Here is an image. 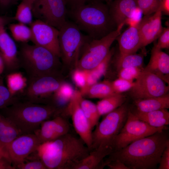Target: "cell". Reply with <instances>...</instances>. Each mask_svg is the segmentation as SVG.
Here are the masks:
<instances>
[{
    "mask_svg": "<svg viewBox=\"0 0 169 169\" xmlns=\"http://www.w3.org/2000/svg\"><path fill=\"white\" fill-rule=\"evenodd\" d=\"M19 100L18 96H13L9 92L3 82V77H0V101L7 106L10 105Z\"/></svg>",
    "mask_w": 169,
    "mask_h": 169,
    "instance_id": "e575fe53",
    "label": "cell"
},
{
    "mask_svg": "<svg viewBox=\"0 0 169 169\" xmlns=\"http://www.w3.org/2000/svg\"><path fill=\"white\" fill-rule=\"evenodd\" d=\"M18 58L20 68L24 70L28 79L58 74L59 58L45 48L22 43Z\"/></svg>",
    "mask_w": 169,
    "mask_h": 169,
    "instance_id": "5b68a950",
    "label": "cell"
},
{
    "mask_svg": "<svg viewBox=\"0 0 169 169\" xmlns=\"http://www.w3.org/2000/svg\"><path fill=\"white\" fill-rule=\"evenodd\" d=\"M69 125L62 116L56 115L43 121L34 133L40 143L50 141L69 133Z\"/></svg>",
    "mask_w": 169,
    "mask_h": 169,
    "instance_id": "ac0fdd59",
    "label": "cell"
},
{
    "mask_svg": "<svg viewBox=\"0 0 169 169\" xmlns=\"http://www.w3.org/2000/svg\"><path fill=\"white\" fill-rule=\"evenodd\" d=\"M5 156L9 159L8 156L6 152L0 147V156Z\"/></svg>",
    "mask_w": 169,
    "mask_h": 169,
    "instance_id": "f907efd6",
    "label": "cell"
},
{
    "mask_svg": "<svg viewBox=\"0 0 169 169\" xmlns=\"http://www.w3.org/2000/svg\"><path fill=\"white\" fill-rule=\"evenodd\" d=\"M162 13L161 6L154 13L145 16L138 23L142 47L154 41L162 32L163 28L161 24Z\"/></svg>",
    "mask_w": 169,
    "mask_h": 169,
    "instance_id": "2e32d148",
    "label": "cell"
},
{
    "mask_svg": "<svg viewBox=\"0 0 169 169\" xmlns=\"http://www.w3.org/2000/svg\"><path fill=\"white\" fill-rule=\"evenodd\" d=\"M125 96L121 94H115L101 99L96 106L100 115H105L125 103Z\"/></svg>",
    "mask_w": 169,
    "mask_h": 169,
    "instance_id": "83f0119b",
    "label": "cell"
},
{
    "mask_svg": "<svg viewBox=\"0 0 169 169\" xmlns=\"http://www.w3.org/2000/svg\"><path fill=\"white\" fill-rule=\"evenodd\" d=\"M159 164L158 169H169V144L163 152Z\"/></svg>",
    "mask_w": 169,
    "mask_h": 169,
    "instance_id": "b9f144b4",
    "label": "cell"
},
{
    "mask_svg": "<svg viewBox=\"0 0 169 169\" xmlns=\"http://www.w3.org/2000/svg\"><path fill=\"white\" fill-rule=\"evenodd\" d=\"M33 4L26 1H21L18 6L14 20L25 24L29 25L33 21L32 8Z\"/></svg>",
    "mask_w": 169,
    "mask_h": 169,
    "instance_id": "d6a6232c",
    "label": "cell"
},
{
    "mask_svg": "<svg viewBox=\"0 0 169 169\" xmlns=\"http://www.w3.org/2000/svg\"><path fill=\"white\" fill-rule=\"evenodd\" d=\"M72 78L77 85L82 89L86 86V78L83 70L77 69L73 72Z\"/></svg>",
    "mask_w": 169,
    "mask_h": 169,
    "instance_id": "60d3db41",
    "label": "cell"
},
{
    "mask_svg": "<svg viewBox=\"0 0 169 169\" xmlns=\"http://www.w3.org/2000/svg\"><path fill=\"white\" fill-rule=\"evenodd\" d=\"M90 0H68V4H69L71 9L85 4Z\"/></svg>",
    "mask_w": 169,
    "mask_h": 169,
    "instance_id": "f6af8a7d",
    "label": "cell"
},
{
    "mask_svg": "<svg viewBox=\"0 0 169 169\" xmlns=\"http://www.w3.org/2000/svg\"><path fill=\"white\" fill-rule=\"evenodd\" d=\"M133 112L140 120L153 127L160 128L169 124V112L167 109L147 112L136 111Z\"/></svg>",
    "mask_w": 169,
    "mask_h": 169,
    "instance_id": "cb8c5ba5",
    "label": "cell"
},
{
    "mask_svg": "<svg viewBox=\"0 0 169 169\" xmlns=\"http://www.w3.org/2000/svg\"><path fill=\"white\" fill-rule=\"evenodd\" d=\"M5 65L3 60L0 55V77L5 72Z\"/></svg>",
    "mask_w": 169,
    "mask_h": 169,
    "instance_id": "681fc988",
    "label": "cell"
},
{
    "mask_svg": "<svg viewBox=\"0 0 169 169\" xmlns=\"http://www.w3.org/2000/svg\"><path fill=\"white\" fill-rule=\"evenodd\" d=\"M168 129L167 126L160 128L150 126L140 120L129 109L126 122L114 140L113 151L121 149L136 141L157 131Z\"/></svg>",
    "mask_w": 169,
    "mask_h": 169,
    "instance_id": "9c48e42d",
    "label": "cell"
},
{
    "mask_svg": "<svg viewBox=\"0 0 169 169\" xmlns=\"http://www.w3.org/2000/svg\"><path fill=\"white\" fill-rule=\"evenodd\" d=\"M37 0H15V1H25L29 2L33 4Z\"/></svg>",
    "mask_w": 169,
    "mask_h": 169,
    "instance_id": "816d5d0a",
    "label": "cell"
},
{
    "mask_svg": "<svg viewBox=\"0 0 169 169\" xmlns=\"http://www.w3.org/2000/svg\"><path fill=\"white\" fill-rule=\"evenodd\" d=\"M40 144L34 133L23 134L12 141L5 150L15 168L16 166L24 161L35 152Z\"/></svg>",
    "mask_w": 169,
    "mask_h": 169,
    "instance_id": "9a60e30c",
    "label": "cell"
},
{
    "mask_svg": "<svg viewBox=\"0 0 169 169\" xmlns=\"http://www.w3.org/2000/svg\"><path fill=\"white\" fill-rule=\"evenodd\" d=\"M161 6L162 12L169 14V0H162Z\"/></svg>",
    "mask_w": 169,
    "mask_h": 169,
    "instance_id": "7dc6e473",
    "label": "cell"
},
{
    "mask_svg": "<svg viewBox=\"0 0 169 169\" xmlns=\"http://www.w3.org/2000/svg\"><path fill=\"white\" fill-rule=\"evenodd\" d=\"M120 53L122 54L136 53L142 47L141 37L138 24L130 26L117 37Z\"/></svg>",
    "mask_w": 169,
    "mask_h": 169,
    "instance_id": "44dd1931",
    "label": "cell"
},
{
    "mask_svg": "<svg viewBox=\"0 0 169 169\" xmlns=\"http://www.w3.org/2000/svg\"><path fill=\"white\" fill-rule=\"evenodd\" d=\"M105 166H107L110 169H130L124 163L118 160L110 161Z\"/></svg>",
    "mask_w": 169,
    "mask_h": 169,
    "instance_id": "7bdbcfd3",
    "label": "cell"
},
{
    "mask_svg": "<svg viewBox=\"0 0 169 169\" xmlns=\"http://www.w3.org/2000/svg\"><path fill=\"white\" fill-rule=\"evenodd\" d=\"M103 0H90L71 9L70 14L81 30L92 38L99 39L117 28L109 12V5Z\"/></svg>",
    "mask_w": 169,
    "mask_h": 169,
    "instance_id": "3957f363",
    "label": "cell"
},
{
    "mask_svg": "<svg viewBox=\"0 0 169 169\" xmlns=\"http://www.w3.org/2000/svg\"><path fill=\"white\" fill-rule=\"evenodd\" d=\"M82 96L80 91L74 90L68 103L67 110L71 116L76 133L90 151L92 145V129L80 105Z\"/></svg>",
    "mask_w": 169,
    "mask_h": 169,
    "instance_id": "4fadbf2b",
    "label": "cell"
},
{
    "mask_svg": "<svg viewBox=\"0 0 169 169\" xmlns=\"http://www.w3.org/2000/svg\"><path fill=\"white\" fill-rule=\"evenodd\" d=\"M15 169H47L46 166L38 157L30 160H25L15 166Z\"/></svg>",
    "mask_w": 169,
    "mask_h": 169,
    "instance_id": "f35d334b",
    "label": "cell"
},
{
    "mask_svg": "<svg viewBox=\"0 0 169 169\" xmlns=\"http://www.w3.org/2000/svg\"><path fill=\"white\" fill-rule=\"evenodd\" d=\"M111 83L115 92L116 94H121L131 90L134 86V81L118 77Z\"/></svg>",
    "mask_w": 169,
    "mask_h": 169,
    "instance_id": "74e56055",
    "label": "cell"
},
{
    "mask_svg": "<svg viewBox=\"0 0 169 169\" xmlns=\"http://www.w3.org/2000/svg\"><path fill=\"white\" fill-rule=\"evenodd\" d=\"M13 20H14L13 17L0 16V28L3 26H5L7 24H9Z\"/></svg>",
    "mask_w": 169,
    "mask_h": 169,
    "instance_id": "bcb514c9",
    "label": "cell"
},
{
    "mask_svg": "<svg viewBox=\"0 0 169 169\" xmlns=\"http://www.w3.org/2000/svg\"><path fill=\"white\" fill-rule=\"evenodd\" d=\"M80 105L83 112L92 129L98 123L100 115L96 105L82 96Z\"/></svg>",
    "mask_w": 169,
    "mask_h": 169,
    "instance_id": "4dcf8cb0",
    "label": "cell"
},
{
    "mask_svg": "<svg viewBox=\"0 0 169 169\" xmlns=\"http://www.w3.org/2000/svg\"><path fill=\"white\" fill-rule=\"evenodd\" d=\"M9 29L13 39L21 43H26L31 38V31L26 24L19 23L10 24Z\"/></svg>",
    "mask_w": 169,
    "mask_h": 169,
    "instance_id": "1f68e13d",
    "label": "cell"
},
{
    "mask_svg": "<svg viewBox=\"0 0 169 169\" xmlns=\"http://www.w3.org/2000/svg\"><path fill=\"white\" fill-rule=\"evenodd\" d=\"M156 46L160 49H168L169 47V28H163V30L158 38Z\"/></svg>",
    "mask_w": 169,
    "mask_h": 169,
    "instance_id": "ab89813d",
    "label": "cell"
},
{
    "mask_svg": "<svg viewBox=\"0 0 169 169\" xmlns=\"http://www.w3.org/2000/svg\"><path fill=\"white\" fill-rule=\"evenodd\" d=\"M80 91L83 97L89 98L102 99L116 94L113 89L111 82L108 80L86 86Z\"/></svg>",
    "mask_w": 169,
    "mask_h": 169,
    "instance_id": "d4e9b609",
    "label": "cell"
},
{
    "mask_svg": "<svg viewBox=\"0 0 169 169\" xmlns=\"http://www.w3.org/2000/svg\"><path fill=\"white\" fill-rule=\"evenodd\" d=\"M136 111L147 112L169 108V93L161 96L134 100Z\"/></svg>",
    "mask_w": 169,
    "mask_h": 169,
    "instance_id": "603a6c76",
    "label": "cell"
},
{
    "mask_svg": "<svg viewBox=\"0 0 169 169\" xmlns=\"http://www.w3.org/2000/svg\"><path fill=\"white\" fill-rule=\"evenodd\" d=\"M58 74L47 75L28 79L27 87L20 96L21 99L46 104L51 101L53 95L62 82Z\"/></svg>",
    "mask_w": 169,
    "mask_h": 169,
    "instance_id": "30bf717a",
    "label": "cell"
},
{
    "mask_svg": "<svg viewBox=\"0 0 169 169\" xmlns=\"http://www.w3.org/2000/svg\"><path fill=\"white\" fill-rule=\"evenodd\" d=\"M58 110L53 105L35 103L20 100L0 109L22 134L34 133L44 121L57 115Z\"/></svg>",
    "mask_w": 169,
    "mask_h": 169,
    "instance_id": "277c9868",
    "label": "cell"
},
{
    "mask_svg": "<svg viewBox=\"0 0 169 169\" xmlns=\"http://www.w3.org/2000/svg\"><path fill=\"white\" fill-rule=\"evenodd\" d=\"M144 70L156 74L169 84V56L158 48L156 43L151 50L149 63Z\"/></svg>",
    "mask_w": 169,
    "mask_h": 169,
    "instance_id": "ffe728a7",
    "label": "cell"
},
{
    "mask_svg": "<svg viewBox=\"0 0 169 169\" xmlns=\"http://www.w3.org/2000/svg\"><path fill=\"white\" fill-rule=\"evenodd\" d=\"M29 26L32 33L31 40L34 44L49 49L60 58L59 30L38 19L33 21Z\"/></svg>",
    "mask_w": 169,
    "mask_h": 169,
    "instance_id": "5bb4252c",
    "label": "cell"
},
{
    "mask_svg": "<svg viewBox=\"0 0 169 169\" xmlns=\"http://www.w3.org/2000/svg\"><path fill=\"white\" fill-rule=\"evenodd\" d=\"M114 54L113 49H111L104 59L95 68L90 70L93 76L98 80L104 75Z\"/></svg>",
    "mask_w": 169,
    "mask_h": 169,
    "instance_id": "8d00e7d4",
    "label": "cell"
},
{
    "mask_svg": "<svg viewBox=\"0 0 169 169\" xmlns=\"http://www.w3.org/2000/svg\"><path fill=\"white\" fill-rule=\"evenodd\" d=\"M88 37L75 23L66 21L59 30L58 38L60 58L64 64L76 66L81 48Z\"/></svg>",
    "mask_w": 169,
    "mask_h": 169,
    "instance_id": "ba28073f",
    "label": "cell"
},
{
    "mask_svg": "<svg viewBox=\"0 0 169 169\" xmlns=\"http://www.w3.org/2000/svg\"><path fill=\"white\" fill-rule=\"evenodd\" d=\"M74 91V90L70 84L62 82L59 88L54 93L52 97L51 101L54 103L52 105L57 108V106H61L67 102L69 103Z\"/></svg>",
    "mask_w": 169,
    "mask_h": 169,
    "instance_id": "f546056e",
    "label": "cell"
},
{
    "mask_svg": "<svg viewBox=\"0 0 169 169\" xmlns=\"http://www.w3.org/2000/svg\"><path fill=\"white\" fill-rule=\"evenodd\" d=\"M143 69L142 67H130L122 69L118 71V77L134 81L138 78Z\"/></svg>",
    "mask_w": 169,
    "mask_h": 169,
    "instance_id": "d590c367",
    "label": "cell"
},
{
    "mask_svg": "<svg viewBox=\"0 0 169 169\" xmlns=\"http://www.w3.org/2000/svg\"><path fill=\"white\" fill-rule=\"evenodd\" d=\"M160 77L143 70L130 90L134 99L158 97L168 94L169 85Z\"/></svg>",
    "mask_w": 169,
    "mask_h": 169,
    "instance_id": "7c38bea8",
    "label": "cell"
},
{
    "mask_svg": "<svg viewBox=\"0 0 169 169\" xmlns=\"http://www.w3.org/2000/svg\"><path fill=\"white\" fill-rule=\"evenodd\" d=\"M90 151L80 138L69 133L40 144L36 151L48 169H73Z\"/></svg>",
    "mask_w": 169,
    "mask_h": 169,
    "instance_id": "7a4b0ae2",
    "label": "cell"
},
{
    "mask_svg": "<svg viewBox=\"0 0 169 169\" xmlns=\"http://www.w3.org/2000/svg\"><path fill=\"white\" fill-rule=\"evenodd\" d=\"M0 169H15L10 160L7 157L0 156Z\"/></svg>",
    "mask_w": 169,
    "mask_h": 169,
    "instance_id": "ee69618b",
    "label": "cell"
},
{
    "mask_svg": "<svg viewBox=\"0 0 169 169\" xmlns=\"http://www.w3.org/2000/svg\"><path fill=\"white\" fill-rule=\"evenodd\" d=\"M6 74V87L9 92L13 96L20 97L27 87V77L18 71Z\"/></svg>",
    "mask_w": 169,
    "mask_h": 169,
    "instance_id": "4316f807",
    "label": "cell"
},
{
    "mask_svg": "<svg viewBox=\"0 0 169 169\" xmlns=\"http://www.w3.org/2000/svg\"><path fill=\"white\" fill-rule=\"evenodd\" d=\"M168 144V130L157 131L113 151L105 159L102 166L104 167L109 162L118 160L130 169H156L163 152Z\"/></svg>",
    "mask_w": 169,
    "mask_h": 169,
    "instance_id": "6da1fadb",
    "label": "cell"
},
{
    "mask_svg": "<svg viewBox=\"0 0 169 169\" xmlns=\"http://www.w3.org/2000/svg\"><path fill=\"white\" fill-rule=\"evenodd\" d=\"M137 7L145 16L156 12L161 5L162 0H136Z\"/></svg>",
    "mask_w": 169,
    "mask_h": 169,
    "instance_id": "836d02e7",
    "label": "cell"
},
{
    "mask_svg": "<svg viewBox=\"0 0 169 169\" xmlns=\"http://www.w3.org/2000/svg\"><path fill=\"white\" fill-rule=\"evenodd\" d=\"M22 134L16 126L0 113V147L5 151L6 147Z\"/></svg>",
    "mask_w": 169,
    "mask_h": 169,
    "instance_id": "484cf974",
    "label": "cell"
},
{
    "mask_svg": "<svg viewBox=\"0 0 169 169\" xmlns=\"http://www.w3.org/2000/svg\"><path fill=\"white\" fill-rule=\"evenodd\" d=\"M68 0H38L33 4L34 17L59 30L66 21Z\"/></svg>",
    "mask_w": 169,
    "mask_h": 169,
    "instance_id": "8fae6325",
    "label": "cell"
},
{
    "mask_svg": "<svg viewBox=\"0 0 169 169\" xmlns=\"http://www.w3.org/2000/svg\"><path fill=\"white\" fill-rule=\"evenodd\" d=\"M14 1L15 0H0V7L2 8H6Z\"/></svg>",
    "mask_w": 169,
    "mask_h": 169,
    "instance_id": "c3c4849f",
    "label": "cell"
},
{
    "mask_svg": "<svg viewBox=\"0 0 169 169\" xmlns=\"http://www.w3.org/2000/svg\"><path fill=\"white\" fill-rule=\"evenodd\" d=\"M106 2L108 5L113 0H103Z\"/></svg>",
    "mask_w": 169,
    "mask_h": 169,
    "instance_id": "f5cc1de1",
    "label": "cell"
},
{
    "mask_svg": "<svg viewBox=\"0 0 169 169\" xmlns=\"http://www.w3.org/2000/svg\"><path fill=\"white\" fill-rule=\"evenodd\" d=\"M129 109L128 105L125 103L105 115L92 132V145L90 151L101 147L110 148L113 151L114 140L125 123Z\"/></svg>",
    "mask_w": 169,
    "mask_h": 169,
    "instance_id": "52a82bcc",
    "label": "cell"
},
{
    "mask_svg": "<svg viewBox=\"0 0 169 169\" xmlns=\"http://www.w3.org/2000/svg\"><path fill=\"white\" fill-rule=\"evenodd\" d=\"M4 27L0 28V55L4 62L5 72L7 74L18 71L20 68L17 46Z\"/></svg>",
    "mask_w": 169,
    "mask_h": 169,
    "instance_id": "e0dca14e",
    "label": "cell"
},
{
    "mask_svg": "<svg viewBox=\"0 0 169 169\" xmlns=\"http://www.w3.org/2000/svg\"><path fill=\"white\" fill-rule=\"evenodd\" d=\"M143 56L136 53L122 54L120 53L115 58V65L118 71L130 67H142Z\"/></svg>",
    "mask_w": 169,
    "mask_h": 169,
    "instance_id": "f1b7e54d",
    "label": "cell"
},
{
    "mask_svg": "<svg viewBox=\"0 0 169 169\" xmlns=\"http://www.w3.org/2000/svg\"><path fill=\"white\" fill-rule=\"evenodd\" d=\"M108 5L110 14L117 28L126 24L138 8L136 0H114Z\"/></svg>",
    "mask_w": 169,
    "mask_h": 169,
    "instance_id": "d6986e66",
    "label": "cell"
},
{
    "mask_svg": "<svg viewBox=\"0 0 169 169\" xmlns=\"http://www.w3.org/2000/svg\"><path fill=\"white\" fill-rule=\"evenodd\" d=\"M112 151L111 148L98 147L90 151L89 154L77 164L73 169H102L104 160Z\"/></svg>",
    "mask_w": 169,
    "mask_h": 169,
    "instance_id": "7402d4cb",
    "label": "cell"
},
{
    "mask_svg": "<svg viewBox=\"0 0 169 169\" xmlns=\"http://www.w3.org/2000/svg\"><path fill=\"white\" fill-rule=\"evenodd\" d=\"M124 25L119 26L115 30L99 39L88 36L82 45L76 66L82 70H91L96 67L105 58L112 44L120 34Z\"/></svg>",
    "mask_w": 169,
    "mask_h": 169,
    "instance_id": "8992f818",
    "label": "cell"
}]
</instances>
